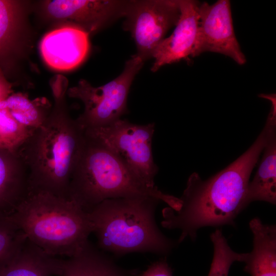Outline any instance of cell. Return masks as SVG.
Instances as JSON below:
<instances>
[{"mask_svg": "<svg viewBox=\"0 0 276 276\" xmlns=\"http://www.w3.org/2000/svg\"><path fill=\"white\" fill-rule=\"evenodd\" d=\"M276 123L267 119L262 132L252 145L225 168L206 180L198 173L188 178L177 211H162V226L178 229V242L189 237L194 240L198 230L205 226L234 225V220L245 208V198L249 178Z\"/></svg>", "mask_w": 276, "mask_h": 276, "instance_id": "1", "label": "cell"}, {"mask_svg": "<svg viewBox=\"0 0 276 276\" xmlns=\"http://www.w3.org/2000/svg\"><path fill=\"white\" fill-rule=\"evenodd\" d=\"M63 99L45 123L17 150L28 174V193L69 199L72 173L85 141V130L69 115Z\"/></svg>", "mask_w": 276, "mask_h": 276, "instance_id": "2", "label": "cell"}, {"mask_svg": "<svg viewBox=\"0 0 276 276\" xmlns=\"http://www.w3.org/2000/svg\"><path fill=\"white\" fill-rule=\"evenodd\" d=\"M160 201L150 196L110 198L86 212L99 249L116 255L170 253L175 243L163 234L155 221Z\"/></svg>", "mask_w": 276, "mask_h": 276, "instance_id": "3", "label": "cell"}, {"mask_svg": "<svg viewBox=\"0 0 276 276\" xmlns=\"http://www.w3.org/2000/svg\"><path fill=\"white\" fill-rule=\"evenodd\" d=\"M12 217L27 238L47 254L72 257L89 242L87 213L73 200L28 193Z\"/></svg>", "mask_w": 276, "mask_h": 276, "instance_id": "4", "label": "cell"}, {"mask_svg": "<svg viewBox=\"0 0 276 276\" xmlns=\"http://www.w3.org/2000/svg\"><path fill=\"white\" fill-rule=\"evenodd\" d=\"M136 196L154 197L175 211L181 206L180 198L145 185L114 154L85 136L72 175L69 199L87 212L107 199Z\"/></svg>", "mask_w": 276, "mask_h": 276, "instance_id": "5", "label": "cell"}, {"mask_svg": "<svg viewBox=\"0 0 276 276\" xmlns=\"http://www.w3.org/2000/svg\"><path fill=\"white\" fill-rule=\"evenodd\" d=\"M155 124H133L117 120L108 126L85 130V136L114 154L141 181L155 187L158 168L154 163L152 141Z\"/></svg>", "mask_w": 276, "mask_h": 276, "instance_id": "6", "label": "cell"}, {"mask_svg": "<svg viewBox=\"0 0 276 276\" xmlns=\"http://www.w3.org/2000/svg\"><path fill=\"white\" fill-rule=\"evenodd\" d=\"M144 60L137 54L127 61L122 73L116 78L99 87L85 80L69 88L67 94L81 100L84 111L76 119L85 130L105 127L121 119L127 110V101L132 81Z\"/></svg>", "mask_w": 276, "mask_h": 276, "instance_id": "7", "label": "cell"}, {"mask_svg": "<svg viewBox=\"0 0 276 276\" xmlns=\"http://www.w3.org/2000/svg\"><path fill=\"white\" fill-rule=\"evenodd\" d=\"M180 11L179 0L133 1L124 24L131 33L144 61L152 57L167 32L175 26Z\"/></svg>", "mask_w": 276, "mask_h": 276, "instance_id": "8", "label": "cell"}, {"mask_svg": "<svg viewBox=\"0 0 276 276\" xmlns=\"http://www.w3.org/2000/svg\"><path fill=\"white\" fill-rule=\"evenodd\" d=\"M198 12L199 24L192 57L211 52L244 64L246 58L235 34L230 1L219 0L212 5L200 3Z\"/></svg>", "mask_w": 276, "mask_h": 276, "instance_id": "9", "label": "cell"}, {"mask_svg": "<svg viewBox=\"0 0 276 276\" xmlns=\"http://www.w3.org/2000/svg\"><path fill=\"white\" fill-rule=\"evenodd\" d=\"M133 1L55 0L44 3L51 17L71 21L88 33L127 14Z\"/></svg>", "mask_w": 276, "mask_h": 276, "instance_id": "10", "label": "cell"}, {"mask_svg": "<svg viewBox=\"0 0 276 276\" xmlns=\"http://www.w3.org/2000/svg\"><path fill=\"white\" fill-rule=\"evenodd\" d=\"M199 4L194 0H179V19L173 33L154 50L152 57L155 61L151 71L155 72L164 65L192 57L198 27Z\"/></svg>", "mask_w": 276, "mask_h": 276, "instance_id": "11", "label": "cell"}, {"mask_svg": "<svg viewBox=\"0 0 276 276\" xmlns=\"http://www.w3.org/2000/svg\"><path fill=\"white\" fill-rule=\"evenodd\" d=\"M89 49L88 33L77 26H65L45 34L40 51L45 63L58 71H68L84 60Z\"/></svg>", "mask_w": 276, "mask_h": 276, "instance_id": "12", "label": "cell"}, {"mask_svg": "<svg viewBox=\"0 0 276 276\" xmlns=\"http://www.w3.org/2000/svg\"><path fill=\"white\" fill-rule=\"evenodd\" d=\"M28 194V171L20 156L0 148V216L12 215Z\"/></svg>", "mask_w": 276, "mask_h": 276, "instance_id": "13", "label": "cell"}, {"mask_svg": "<svg viewBox=\"0 0 276 276\" xmlns=\"http://www.w3.org/2000/svg\"><path fill=\"white\" fill-rule=\"evenodd\" d=\"M64 261L47 254L27 238L0 269V276H61Z\"/></svg>", "mask_w": 276, "mask_h": 276, "instance_id": "14", "label": "cell"}, {"mask_svg": "<svg viewBox=\"0 0 276 276\" xmlns=\"http://www.w3.org/2000/svg\"><path fill=\"white\" fill-rule=\"evenodd\" d=\"M253 248L246 253L244 270L250 276H276V226L263 223L258 218L251 220Z\"/></svg>", "mask_w": 276, "mask_h": 276, "instance_id": "15", "label": "cell"}, {"mask_svg": "<svg viewBox=\"0 0 276 276\" xmlns=\"http://www.w3.org/2000/svg\"><path fill=\"white\" fill-rule=\"evenodd\" d=\"M276 130L269 136L263 149L262 159L253 179L249 181L245 206L255 201L276 203Z\"/></svg>", "mask_w": 276, "mask_h": 276, "instance_id": "16", "label": "cell"}, {"mask_svg": "<svg viewBox=\"0 0 276 276\" xmlns=\"http://www.w3.org/2000/svg\"><path fill=\"white\" fill-rule=\"evenodd\" d=\"M61 276H131L90 242L79 253L65 260Z\"/></svg>", "mask_w": 276, "mask_h": 276, "instance_id": "17", "label": "cell"}, {"mask_svg": "<svg viewBox=\"0 0 276 276\" xmlns=\"http://www.w3.org/2000/svg\"><path fill=\"white\" fill-rule=\"evenodd\" d=\"M4 103L17 122L34 131L45 123L52 111L44 98L31 100L22 93L12 94L4 100Z\"/></svg>", "mask_w": 276, "mask_h": 276, "instance_id": "18", "label": "cell"}, {"mask_svg": "<svg viewBox=\"0 0 276 276\" xmlns=\"http://www.w3.org/2000/svg\"><path fill=\"white\" fill-rule=\"evenodd\" d=\"M20 22L18 2L0 0V67L15 48ZM3 70V69H2Z\"/></svg>", "mask_w": 276, "mask_h": 276, "instance_id": "19", "label": "cell"}, {"mask_svg": "<svg viewBox=\"0 0 276 276\" xmlns=\"http://www.w3.org/2000/svg\"><path fill=\"white\" fill-rule=\"evenodd\" d=\"M210 238L214 251L208 276H228L233 263L243 262L246 253H238L234 251L220 229H216L211 234Z\"/></svg>", "mask_w": 276, "mask_h": 276, "instance_id": "20", "label": "cell"}, {"mask_svg": "<svg viewBox=\"0 0 276 276\" xmlns=\"http://www.w3.org/2000/svg\"><path fill=\"white\" fill-rule=\"evenodd\" d=\"M3 101L0 102V148L17 151L35 131L17 122Z\"/></svg>", "mask_w": 276, "mask_h": 276, "instance_id": "21", "label": "cell"}, {"mask_svg": "<svg viewBox=\"0 0 276 276\" xmlns=\"http://www.w3.org/2000/svg\"><path fill=\"white\" fill-rule=\"evenodd\" d=\"M27 239L12 215L0 216V269L14 256Z\"/></svg>", "mask_w": 276, "mask_h": 276, "instance_id": "22", "label": "cell"}, {"mask_svg": "<svg viewBox=\"0 0 276 276\" xmlns=\"http://www.w3.org/2000/svg\"><path fill=\"white\" fill-rule=\"evenodd\" d=\"M140 276H172V272L166 259H162L152 264Z\"/></svg>", "mask_w": 276, "mask_h": 276, "instance_id": "23", "label": "cell"}, {"mask_svg": "<svg viewBox=\"0 0 276 276\" xmlns=\"http://www.w3.org/2000/svg\"><path fill=\"white\" fill-rule=\"evenodd\" d=\"M12 91V84L6 79L3 70L0 67V102L11 95Z\"/></svg>", "mask_w": 276, "mask_h": 276, "instance_id": "24", "label": "cell"}]
</instances>
